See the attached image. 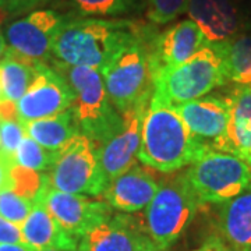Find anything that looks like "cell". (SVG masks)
<instances>
[{
    "mask_svg": "<svg viewBox=\"0 0 251 251\" xmlns=\"http://www.w3.org/2000/svg\"><path fill=\"white\" fill-rule=\"evenodd\" d=\"M34 206V201L17 196L13 191H4L0 194V216L16 225L24 224Z\"/></svg>",
    "mask_w": 251,
    "mask_h": 251,
    "instance_id": "28",
    "label": "cell"
},
{
    "mask_svg": "<svg viewBox=\"0 0 251 251\" xmlns=\"http://www.w3.org/2000/svg\"><path fill=\"white\" fill-rule=\"evenodd\" d=\"M188 0H145L147 20L156 25L175 21L187 13Z\"/></svg>",
    "mask_w": 251,
    "mask_h": 251,
    "instance_id": "27",
    "label": "cell"
},
{
    "mask_svg": "<svg viewBox=\"0 0 251 251\" xmlns=\"http://www.w3.org/2000/svg\"><path fill=\"white\" fill-rule=\"evenodd\" d=\"M0 251H36L27 243H0Z\"/></svg>",
    "mask_w": 251,
    "mask_h": 251,
    "instance_id": "34",
    "label": "cell"
},
{
    "mask_svg": "<svg viewBox=\"0 0 251 251\" xmlns=\"http://www.w3.org/2000/svg\"><path fill=\"white\" fill-rule=\"evenodd\" d=\"M200 204H224L251 184V165L232 153L208 150L186 169Z\"/></svg>",
    "mask_w": 251,
    "mask_h": 251,
    "instance_id": "7",
    "label": "cell"
},
{
    "mask_svg": "<svg viewBox=\"0 0 251 251\" xmlns=\"http://www.w3.org/2000/svg\"><path fill=\"white\" fill-rule=\"evenodd\" d=\"M159 188V181L148 169L134 163L112 180L103 191L109 205L125 214H137L147 208Z\"/></svg>",
    "mask_w": 251,
    "mask_h": 251,
    "instance_id": "17",
    "label": "cell"
},
{
    "mask_svg": "<svg viewBox=\"0 0 251 251\" xmlns=\"http://www.w3.org/2000/svg\"><path fill=\"white\" fill-rule=\"evenodd\" d=\"M208 39L193 20H183L161 34H155L151 42L153 77L158 73L177 67L204 48Z\"/></svg>",
    "mask_w": 251,
    "mask_h": 251,
    "instance_id": "15",
    "label": "cell"
},
{
    "mask_svg": "<svg viewBox=\"0 0 251 251\" xmlns=\"http://www.w3.org/2000/svg\"><path fill=\"white\" fill-rule=\"evenodd\" d=\"M11 190L17 196L35 201L39 191L44 187L46 173L27 169L20 165L11 166Z\"/></svg>",
    "mask_w": 251,
    "mask_h": 251,
    "instance_id": "26",
    "label": "cell"
},
{
    "mask_svg": "<svg viewBox=\"0 0 251 251\" xmlns=\"http://www.w3.org/2000/svg\"><path fill=\"white\" fill-rule=\"evenodd\" d=\"M48 0H0V10L9 14H21L28 10H34Z\"/></svg>",
    "mask_w": 251,
    "mask_h": 251,
    "instance_id": "30",
    "label": "cell"
},
{
    "mask_svg": "<svg viewBox=\"0 0 251 251\" xmlns=\"http://www.w3.org/2000/svg\"><path fill=\"white\" fill-rule=\"evenodd\" d=\"M14 162L0 153V194L11 190V166Z\"/></svg>",
    "mask_w": 251,
    "mask_h": 251,
    "instance_id": "32",
    "label": "cell"
},
{
    "mask_svg": "<svg viewBox=\"0 0 251 251\" xmlns=\"http://www.w3.org/2000/svg\"><path fill=\"white\" fill-rule=\"evenodd\" d=\"M175 109L186 123L190 133L211 148V145L225 134L229 120L230 100L229 95L208 94L194 100L177 103Z\"/></svg>",
    "mask_w": 251,
    "mask_h": 251,
    "instance_id": "16",
    "label": "cell"
},
{
    "mask_svg": "<svg viewBox=\"0 0 251 251\" xmlns=\"http://www.w3.org/2000/svg\"><path fill=\"white\" fill-rule=\"evenodd\" d=\"M227 82L222 54L214 42H206L183 64L155 74L153 92L177 105L205 97Z\"/></svg>",
    "mask_w": 251,
    "mask_h": 251,
    "instance_id": "6",
    "label": "cell"
},
{
    "mask_svg": "<svg viewBox=\"0 0 251 251\" xmlns=\"http://www.w3.org/2000/svg\"><path fill=\"white\" fill-rule=\"evenodd\" d=\"M249 163H250V165H251V156H250V159H249Z\"/></svg>",
    "mask_w": 251,
    "mask_h": 251,
    "instance_id": "38",
    "label": "cell"
},
{
    "mask_svg": "<svg viewBox=\"0 0 251 251\" xmlns=\"http://www.w3.org/2000/svg\"><path fill=\"white\" fill-rule=\"evenodd\" d=\"M39 62L20 56L7 48L0 60V85L3 99L18 102L34 81Z\"/></svg>",
    "mask_w": 251,
    "mask_h": 251,
    "instance_id": "22",
    "label": "cell"
},
{
    "mask_svg": "<svg viewBox=\"0 0 251 251\" xmlns=\"http://www.w3.org/2000/svg\"><path fill=\"white\" fill-rule=\"evenodd\" d=\"M208 150L190 133L175 105L153 92L143 120L138 161L162 173H175Z\"/></svg>",
    "mask_w": 251,
    "mask_h": 251,
    "instance_id": "1",
    "label": "cell"
},
{
    "mask_svg": "<svg viewBox=\"0 0 251 251\" xmlns=\"http://www.w3.org/2000/svg\"><path fill=\"white\" fill-rule=\"evenodd\" d=\"M56 155L57 151L46 150L45 147L25 134L16 151L14 163L36 172H49L54 165Z\"/></svg>",
    "mask_w": 251,
    "mask_h": 251,
    "instance_id": "25",
    "label": "cell"
},
{
    "mask_svg": "<svg viewBox=\"0 0 251 251\" xmlns=\"http://www.w3.org/2000/svg\"><path fill=\"white\" fill-rule=\"evenodd\" d=\"M143 28L131 20L69 17L54 39L52 56L63 64L100 72Z\"/></svg>",
    "mask_w": 251,
    "mask_h": 251,
    "instance_id": "2",
    "label": "cell"
},
{
    "mask_svg": "<svg viewBox=\"0 0 251 251\" xmlns=\"http://www.w3.org/2000/svg\"><path fill=\"white\" fill-rule=\"evenodd\" d=\"M24 135L20 119H0V153L14 162V155Z\"/></svg>",
    "mask_w": 251,
    "mask_h": 251,
    "instance_id": "29",
    "label": "cell"
},
{
    "mask_svg": "<svg viewBox=\"0 0 251 251\" xmlns=\"http://www.w3.org/2000/svg\"><path fill=\"white\" fill-rule=\"evenodd\" d=\"M80 17H119L138 11L141 0H69Z\"/></svg>",
    "mask_w": 251,
    "mask_h": 251,
    "instance_id": "24",
    "label": "cell"
},
{
    "mask_svg": "<svg viewBox=\"0 0 251 251\" xmlns=\"http://www.w3.org/2000/svg\"><path fill=\"white\" fill-rule=\"evenodd\" d=\"M200 205L186 171L179 172L159 183L155 197L144 211L141 222L153 243L166 251L187 230Z\"/></svg>",
    "mask_w": 251,
    "mask_h": 251,
    "instance_id": "5",
    "label": "cell"
},
{
    "mask_svg": "<svg viewBox=\"0 0 251 251\" xmlns=\"http://www.w3.org/2000/svg\"><path fill=\"white\" fill-rule=\"evenodd\" d=\"M230 110L225 134L211 145V150L240 156H251V85H236L229 94Z\"/></svg>",
    "mask_w": 251,
    "mask_h": 251,
    "instance_id": "18",
    "label": "cell"
},
{
    "mask_svg": "<svg viewBox=\"0 0 251 251\" xmlns=\"http://www.w3.org/2000/svg\"><path fill=\"white\" fill-rule=\"evenodd\" d=\"M24 133L50 151H59L74 135L80 134L72 108L53 116L21 123Z\"/></svg>",
    "mask_w": 251,
    "mask_h": 251,
    "instance_id": "21",
    "label": "cell"
},
{
    "mask_svg": "<svg viewBox=\"0 0 251 251\" xmlns=\"http://www.w3.org/2000/svg\"><path fill=\"white\" fill-rule=\"evenodd\" d=\"M67 18L56 10H32L6 27L7 48L27 59L46 63L52 56L54 39Z\"/></svg>",
    "mask_w": 251,
    "mask_h": 251,
    "instance_id": "9",
    "label": "cell"
},
{
    "mask_svg": "<svg viewBox=\"0 0 251 251\" xmlns=\"http://www.w3.org/2000/svg\"><path fill=\"white\" fill-rule=\"evenodd\" d=\"M3 100V91H1V85H0V102Z\"/></svg>",
    "mask_w": 251,
    "mask_h": 251,
    "instance_id": "36",
    "label": "cell"
},
{
    "mask_svg": "<svg viewBox=\"0 0 251 251\" xmlns=\"http://www.w3.org/2000/svg\"><path fill=\"white\" fill-rule=\"evenodd\" d=\"M0 243H24L21 226L0 216Z\"/></svg>",
    "mask_w": 251,
    "mask_h": 251,
    "instance_id": "31",
    "label": "cell"
},
{
    "mask_svg": "<svg viewBox=\"0 0 251 251\" xmlns=\"http://www.w3.org/2000/svg\"><path fill=\"white\" fill-rule=\"evenodd\" d=\"M214 44L222 54L227 81L236 85H251V28Z\"/></svg>",
    "mask_w": 251,
    "mask_h": 251,
    "instance_id": "23",
    "label": "cell"
},
{
    "mask_svg": "<svg viewBox=\"0 0 251 251\" xmlns=\"http://www.w3.org/2000/svg\"><path fill=\"white\" fill-rule=\"evenodd\" d=\"M6 52H7V42H6V36H4L1 27H0V60L4 57Z\"/></svg>",
    "mask_w": 251,
    "mask_h": 251,
    "instance_id": "35",
    "label": "cell"
},
{
    "mask_svg": "<svg viewBox=\"0 0 251 251\" xmlns=\"http://www.w3.org/2000/svg\"><path fill=\"white\" fill-rule=\"evenodd\" d=\"M219 239L229 251H251V184L218 212Z\"/></svg>",
    "mask_w": 251,
    "mask_h": 251,
    "instance_id": "20",
    "label": "cell"
},
{
    "mask_svg": "<svg viewBox=\"0 0 251 251\" xmlns=\"http://www.w3.org/2000/svg\"><path fill=\"white\" fill-rule=\"evenodd\" d=\"M73 90L53 67L39 62L34 81L17 102L20 123L53 116L72 108Z\"/></svg>",
    "mask_w": 251,
    "mask_h": 251,
    "instance_id": "11",
    "label": "cell"
},
{
    "mask_svg": "<svg viewBox=\"0 0 251 251\" xmlns=\"http://www.w3.org/2000/svg\"><path fill=\"white\" fill-rule=\"evenodd\" d=\"M41 251H63V250H57V249H46V250H41Z\"/></svg>",
    "mask_w": 251,
    "mask_h": 251,
    "instance_id": "37",
    "label": "cell"
},
{
    "mask_svg": "<svg viewBox=\"0 0 251 251\" xmlns=\"http://www.w3.org/2000/svg\"><path fill=\"white\" fill-rule=\"evenodd\" d=\"M48 180L54 190L82 196H100L109 184L100 166L98 145L81 133L57 151Z\"/></svg>",
    "mask_w": 251,
    "mask_h": 251,
    "instance_id": "8",
    "label": "cell"
},
{
    "mask_svg": "<svg viewBox=\"0 0 251 251\" xmlns=\"http://www.w3.org/2000/svg\"><path fill=\"white\" fill-rule=\"evenodd\" d=\"M24 243L34 247L36 251L46 249H57L63 251H77L80 240L67 233L56 222L42 201L35 200L34 206L21 225Z\"/></svg>",
    "mask_w": 251,
    "mask_h": 251,
    "instance_id": "19",
    "label": "cell"
},
{
    "mask_svg": "<svg viewBox=\"0 0 251 251\" xmlns=\"http://www.w3.org/2000/svg\"><path fill=\"white\" fill-rule=\"evenodd\" d=\"M153 36V28L144 25L141 32L120 49L99 72L109 99L119 113H125L152 98L151 42Z\"/></svg>",
    "mask_w": 251,
    "mask_h": 251,
    "instance_id": "3",
    "label": "cell"
},
{
    "mask_svg": "<svg viewBox=\"0 0 251 251\" xmlns=\"http://www.w3.org/2000/svg\"><path fill=\"white\" fill-rule=\"evenodd\" d=\"M36 200L42 201L56 222L78 240L92 227L112 216V206L108 202L54 190L49 184L48 175Z\"/></svg>",
    "mask_w": 251,
    "mask_h": 251,
    "instance_id": "10",
    "label": "cell"
},
{
    "mask_svg": "<svg viewBox=\"0 0 251 251\" xmlns=\"http://www.w3.org/2000/svg\"><path fill=\"white\" fill-rule=\"evenodd\" d=\"M53 69L72 87V110L81 134L97 145L115 134L123 123V115L110 102L100 73L95 69L69 66L57 60Z\"/></svg>",
    "mask_w": 251,
    "mask_h": 251,
    "instance_id": "4",
    "label": "cell"
},
{
    "mask_svg": "<svg viewBox=\"0 0 251 251\" xmlns=\"http://www.w3.org/2000/svg\"><path fill=\"white\" fill-rule=\"evenodd\" d=\"M193 251H229L227 247L225 246L224 242L221 239H216V237H212L209 239L208 242H205L200 249H196Z\"/></svg>",
    "mask_w": 251,
    "mask_h": 251,
    "instance_id": "33",
    "label": "cell"
},
{
    "mask_svg": "<svg viewBox=\"0 0 251 251\" xmlns=\"http://www.w3.org/2000/svg\"><path fill=\"white\" fill-rule=\"evenodd\" d=\"M150 102L141 103L122 113L123 123L120 128L98 145L99 161L108 183L137 163L141 144L143 120Z\"/></svg>",
    "mask_w": 251,
    "mask_h": 251,
    "instance_id": "13",
    "label": "cell"
},
{
    "mask_svg": "<svg viewBox=\"0 0 251 251\" xmlns=\"http://www.w3.org/2000/svg\"><path fill=\"white\" fill-rule=\"evenodd\" d=\"M187 13L208 42H222L251 28L250 10L244 0H188Z\"/></svg>",
    "mask_w": 251,
    "mask_h": 251,
    "instance_id": "14",
    "label": "cell"
},
{
    "mask_svg": "<svg viewBox=\"0 0 251 251\" xmlns=\"http://www.w3.org/2000/svg\"><path fill=\"white\" fill-rule=\"evenodd\" d=\"M77 251H162L144 229L141 218L112 215L81 237Z\"/></svg>",
    "mask_w": 251,
    "mask_h": 251,
    "instance_id": "12",
    "label": "cell"
}]
</instances>
